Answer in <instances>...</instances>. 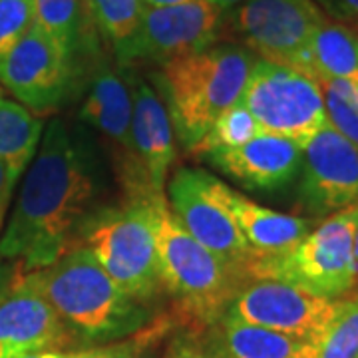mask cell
<instances>
[{
    "mask_svg": "<svg viewBox=\"0 0 358 358\" xmlns=\"http://www.w3.org/2000/svg\"><path fill=\"white\" fill-rule=\"evenodd\" d=\"M358 203L333 213L291 251L277 257L253 259L245 271L249 279H273L299 287L310 294L336 301L352 291L355 231Z\"/></svg>",
    "mask_w": 358,
    "mask_h": 358,
    "instance_id": "5b68a950",
    "label": "cell"
},
{
    "mask_svg": "<svg viewBox=\"0 0 358 358\" xmlns=\"http://www.w3.org/2000/svg\"><path fill=\"white\" fill-rule=\"evenodd\" d=\"M34 22V0H0V56L10 50Z\"/></svg>",
    "mask_w": 358,
    "mask_h": 358,
    "instance_id": "4316f807",
    "label": "cell"
},
{
    "mask_svg": "<svg viewBox=\"0 0 358 358\" xmlns=\"http://www.w3.org/2000/svg\"><path fill=\"white\" fill-rule=\"evenodd\" d=\"M257 56L235 44H213L162 64L157 84L166 96L173 134L192 150L233 103L241 102Z\"/></svg>",
    "mask_w": 358,
    "mask_h": 358,
    "instance_id": "3957f363",
    "label": "cell"
},
{
    "mask_svg": "<svg viewBox=\"0 0 358 358\" xmlns=\"http://www.w3.org/2000/svg\"><path fill=\"white\" fill-rule=\"evenodd\" d=\"M16 281L38 293L72 338L88 346L126 341L150 320L145 303L124 293L86 245L66 251L48 267L26 271Z\"/></svg>",
    "mask_w": 358,
    "mask_h": 358,
    "instance_id": "7a4b0ae2",
    "label": "cell"
},
{
    "mask_svg": "<svg viewBox=\"0 0 358 358\" xmlns=\"http://www.w3.org/2000/svg\"><path fill=\"white\" fill-rule=\"evenodd\" d=\"M2 225H4V217H0V231H2Z\"/></svg>",
    "mask_w": 358,
    "mask_h": 358,
    "instance_id": "f35d334b",
    "label": "cell"
},
{
    "mask_svg": "<svg viewBox=\"0 0 358 358\" xmlns=\"http://www.w3.org/2000/svg\"><path fill=\"white\" fill-rule=\"evenodd\" d=\"M90 20L103 38L114 46L117 60L124 64L138 36L145 4L141 0H84Z\"/></svg>",
    "mask_w": 358,
    "mask_h": 358,
    "instance_id": "603a6c76",
    "label": "cell"
},
{
    "mask_svg": "<svg viewBox=\"0 0 358 358\" xmlns=\"http://www.w3.org/2000/svg\"><path fill=\"white\" fill-rule=\"evenodd\" d=\"M327 16L315 0H247L233 8L229 30L261 60L296 70Z\"/></svg>",
    "mask_w": 358,
    "mask_h": 358,
    "instance_id": "ba28073f",
    "label": "cell"
},
{
    "mask_svg": "<svg viewBox=\"0 0 358 358\" xmlns=\"http://www.w3.org/2000/svg\"><path fill=\"white\" fill-rule=\"evenodd\" d=\"M301 205L310 217H331L358 203V145L324 126L303 148Z\"/></svg>",
    "mask_w": 358,
    "mask_h": 358,
    "instance_id": "5bb4252c",
    "label": "cell"
},
{
    "mask_svg": "<svg viewBox=\"0 0 358 358\" xmlns=\"http://www.w3.org/2000/svg\"><path fill=\"white\" fill-rule=\"evenodd\" d=\"M72 334L52 307L14 279L0 299V358H22L44 350H66Z\"/></svg>",
    "mask_w": 358,
    "mask_h": 358,
    "instance_id": "9a60e30c",
    "label": "cell"
},
{
    "mask_svg": "<svg viewBox=\"0 0 358 358\" xmlns=\"http://www.w3.org/2000/svg\"><path fill=\"white\" fill-rule=\"evenodd\" d=\"M152 201H136L103 215L86 239V247L103 271L124 293L140 303H148L164 291L155 253Z\"/></svg>",
    "mask_w": 358,
    "mask_h": 358,
    "instance_id": "8992f818",
    "label": "cell"
},
{
    "mask_svg": "<svg viewBox=\"0 0 358 358\" xmlns=\"http://www.w3.org/2000/svg\"><path fill=\"white\" fill-rule=\"evenodd\" d=\"M261 134L263 131L251 112L245 108L243 102H237L219 115L209 131L193 145L192 152L197 155H207L219 150H233Z\"/></svg>",
    "mask_w": 358,
    "mask_h": 358,
    "instance_id": "d4e9b609",
    "label": "cell"
},
{
    "mask_svg": "<svg viewBox=\"0 0 358 358\" xmlns=\"http://www.w3.org/2000/svg\"><path fill=\"white\" fill-rule=\"evenodd\" d=\"M42 140V120L22 103L0 98V159L26 169Z\"/></svg>",
    "mask_w": 358,
    "mask_h": 358,
    "instance_id": "7402d4cb",
    "label": "cell"
},
{
    "mask_svg": "<svg viewBox=\"0 0 358 358\" xmlns=\"http://www.w3.org/2000/svg\"><path fill=\"white\" fill-rule=\"evenodd\" d=\"M317 84L322 92L329 126L358 145V82L320 80Z\"/></svg>",
    "mask_w": 358,
    "mask_h": 358,
    "instance_id": "484cf974",
    "label": "cell"
},
{
    "mask_svg": "<svg viewBox=\"0 0 358 358\" xmlns=\"http://www.w3.org/2000/svg\"><path fill=\"white\" fill-rule=\"evenodd\" d=\"M36 24L50 34L72 60L96 52V28L84 0H34Z\"/></svg>",
    "mask_w": 358,
    "mask_h": 358,
    "instance_id": "44dd1931",
    "label": "cell"
},
{
    "mask_svg": "<svg viewBox=\"0 0 358 358\" xmlns=\"http://www.w3.org/2000/svg\"><path fill=\"white\" fill-rule=\"evenodd\" d=\"M145 6L150 8H159V6H173V4H183V2H189V0H141Z\"/></svg>",
    "mask_w": 358,
    "mask_h": 358,
    "instance_id": "d6a6232c",
    "label": "cell"
},
{
    "mask_svg": "<svg viewBox=\"0 0 358 358\" xmlns=\"http://www.w3.org/2000/svg\"><path fill=\"white\" fill-rule=\"evenodd\" d=\"M207 159L247 187L279 189L301 173L303 148L279 136L261 134L239 148L211 152Z\"/></svg>",
    "mask_w": 358,
    "mask_h": 358,
    "instance_id": "2e32d148",
    "label": "cell"
},
{
    "mask_svg": "<svg viewBox=\"0 0 358 358\" xmlns=\"http://www.w3.org/2000/svg\"><path fill=\"white\" fill-rule=\"evenodd\" d=\"M299 72L320 80H352L358 82V34L346 22L327 20L319 26L301 56Z\"/></svg>",
    "mask_w": 358,
    "mask_h": 358,
    "instance_id": "ffe728a7",
    "label": "cell"
},
{
    "mask_svg": "<svg viewBox=\"0 0 358 358\" xmlns=\"http://www.w3.org/2000/svg\"><path fill=\"white\" fill-rule=\"evenodd\" d=\"M346 24H350L355 30H357V34H358V20H352V22H346Z\"/></svg>",
    "mask_w": 358,
    "mask_h": 358,
    "instance_id": "8d00e7d4",
    "label": "cell"
},
{
    "mask_svg": "<svg viewBox=\"0 0 358 358\" xmlns=\"http://www.w3.org/2000/svg\"><path fill=\"white\" fill-rule=\"evenodd\" d=\"M70 350H44V352H34L22 358H68Z\"/></svg>",
    "mask_w": 358,
    "mask_h": 358,
    "instance_id": "1f68e13d",
    "label": "cell"
},
{
    "mask_svg": "<svg viewBox=\"0 0 358 358\" xmlns=\"http://www.w3.org/2000/svg\"><path fill=\"white\" fill-rule=\"evenodd\" d=\"M0 98H2V88H0Z\"/></svg>",
    "mask_w": 358,
    "mask_h": 358,
    "instance_id": "ab89813d",
    "label": "cell"
},
{
    "mask_svg": "<svg viewBox=\"0 0 358 358\" xmlns=\"http://www.w3.org/2000/svg\"><path fill=\"white\" fill-rule=\"evenodd\" d=\"M207 358H303V343L293 336L219 317L199 338Z\"/></svg>",
    "mask_w": 358,
    "mask_h": 358,
    "instance_id": "ac0fdd59",
    "label": "cell"
},
{
    "mask_svg": "<svg viewBox=\"0 0 358 358\" xmlns=\"http://www.w3.org/2000/svg\"><path fill=\"white\" fill-rule=\"evenodd\" d=\"M211 189L235 219L255 259L277 257L291 251L313 231V221L267 209L233 192L221 179L211 176Z\"/></svg>",
    "mask_w": 358,
    "mask_h": 358,
    "instance_id": "e0dca14e",
    "label": "cell"
},
{
    "mask_svg": "<svg viewBox=\"0 0 358 358\" xmlns=\"http://www.w3.org/2000/svg\"><path fill=\"white\" fill-rule=\"evenodd\" d=\"M131 82L112 68H100L92 80L82 115L117 150L120 164L126 162L131 145Z\"/></svg>",
    "mask_w": 358,
    "mask_h": 358,
    "instance_id": "d6986e66",
    "label": "cell"
},
{
    "mask_svg": "<svg viewBox=\"0 0 358 358\" xmlns=\"http://www.w3.org/2000/svg\"><path fill=\"white\" fill-rule=\"evenodd\" d=\"M223 10L209 0H189L159 8L145 6L140 32L124 64L136 60L166 64L173 58L205 50L219 38Z\"/></svg>",
    "mask_w": 358,
    "mask_h": 358,
    "instance_id": "4fadbf2b",
    "label": "cell"
},
{
    "mask_svg": "<svg viewBox=\"0 0 358 358\" xmlns=\"http://www.w3.org/2000/svg\"><path fill=\"white\" fill-rule=\"evenodd\" d=\"M336 301L310 294L289 282L249 279L231 299L227 315L247 324L310 341L333 319Z\"/></svg>",
    "mask_w": 358,
    "mask_h": 358,
    "instance_id": "7c38bea8",
    "label": "cell"
},
{
    "mask_svg": "<svg viewBox=\"0 0 358 358\" xmlns=\"http://www.w3.org/2000/svg\"><path fill=\"white\" fill-rule=\"evenodd\" d=\"M10 285H13V282H8V281H6V279H4V277H2V275H0V299H2L4 294L8 293Z\"/></svg>",
    "mask_w": 358,
    "mask_h": 358,
    "instance_id": "e575fe53",
    "label": "cell"
},
{
    "mask_svg": "<svg viewBox=\"0 0 358 358\" xmlns=\"http://www.w3.org/2000/svg\"><path fill=\"white\" fill-rule=\"evenodd\" d=\"M241 102L263 134L291 140L301 148L329 126L319 84L299 70L261 58L251 68Z\"/></svg>",
    "mask_w": 358,
    "mask_h": 358,
    "instance_id": "52a82bcc",
    "label": "cell"
},
{
    "mask_svg": "<svg viewBox=\"0 0 358 358\" xmlns=\"http://www.w3.org/2000/svg\"><path fill=\"white\" fill-rule=\"evenodd\" d=\"M76 62L36 22L4 56L0 84L30 112L46 114L64 100Z\"/></svg>",
    "mask_w": 358,
    "mask_h": 358,
    "instance_id": "8fae6325",
    "label": "cell"
},
{
    "mask_svg": "<svg viewBox=\"0 0 358 358\" xmlns=\"http://www.w3.org/2000/svg\"><path fill=\"white\" fill-rule=\"evenodd\" d=\"M303 358H358V296L336 299L333 319L317 336L303 343Z\"/></svg>",
    "mask_w": 358,
    "mask_h": 358,
    "instance_id": "cb8c5ba5",
    "label": "cell"
},
{
    "mask_svg": "<svg viewBox=\"0 0 358 358\" xmlns=\"http://www.w3.org/2000/svg\"><path fill=\"white\" fill-rule=\"evenodd\" d=\"M94 195L84 159L60 120H54L40 152L26 171L8 225L0 237V255L22 261L26 271L52 265L68 251L70 233Z\"/></svg>",
    "mask_w": 358,
    "mask_h": 358,
    "instance_id": "6da1fadb",
    "label": "cell"
},
{
    "mask_svg": "<svg viewBox=\"0 0 358 358\" xmlns=\"http://www.w3.org/2000/svg\"><path fill=\"white\" fill-rule=\"evenodd\" d=\"M68 358H150L148 348L138 341H120L112 345L88 346L76 352H68Z\"/></svg>",
    "mask_w": 358,
    "mask_h": 358,
    "instance_id": "83f0119b",
    "label": "cell"
},
{
    "mask_svg": "<svg viewBox=\"0 0 358 358\" xmlns=\"http://www.w3.org/2000/svg\"><path fill=\"white\" fill-rule=\"evenodd\" d=\"M22 173H24V169H20L6 159H0V217H4L14 187H16V181L20 179Z\"/></svg>",
    "mask_w": 358,
    "mask_h": 358,
    "instance_id": "f1b7e54d",
    "label": "cell"
},
{
    "mask_svg": "<svg viewBox=\"0 0 358 358\" xmlns=\"http://www.w3.org/2000/svg\"><path fill=\"white\" fill-rule=\"evenodd\" d=\"M355 271H357V279H358V225H357V231H355Z\"/></svg>",
    "mask_w": 358,
    "mask_h": 358,
    "instance_id": "d590c367",
    "label": "cell"
},
{
    "mask_svg": "<svg viewBox=\"0 0 358 358\" xmlns=\"http://www.w3.org/2000/svg\"><path fill=\"white\" fill-rule=\"evenodd\" d=\"M131 82V145L122 164V178L131 203H136L164 195V183L176 159V140L166 103L145 82L138 78Z\"/></svg>",
    "mask_w": 358,
    "mask_h": 358,
    "instance_id": "30bf717a",
    "label": "cell"
},
{
    "mask_svg": "<svg viewBox=\"0 0 358 358\" xmlns=\"http://www.w3.org/2000/svg\"><path fill=\"white\" fill-rule=\"evenodd\" d=\"M350 293H355L358 296V279H357V282H355V287H352V291H350Z\"/></svg>",
    "mask_w": 358,
    "mask_h": 358,
    "instance_id": "74e56055",
    "label": "cell"
},
{
    "mask_svg": "<svg viewBox=\"0 0 358 358\" xmlns=\"http://www.w3.org/2000/svg\"><path fill=\"white\" fill-rule=\"evenodd\" d=\"M152 209L162 287L183 315L205 329L225 315L247 279L183 229L164 195L155 197Z\"/></svg>",
    "mask_w": 358,
    "mask_h": 358,
    "instance_id": "277c9868",
    "label": "cell"
},
{
    "mask_svg": "<svg viewBox=\"0 0 358 358\" xmlns=\"http://www.w3.org/2000/svg\"><path fill=\"white\" fill-rule=\"evenodd\" d=\"M166 358H207L197 336L179 334L167 346Z\"/></svg>",
    "mask_w": 358,
    "mask_h": 358,
    "instance_id": "f546056e",
    "label": "cell"
},
{
    "mask_svg": "<svg viewBox=\"0 0 358 358\" xmlns=\"http://www.w3.org/2000/svg\"><path fill=\"white\" fill-rule=\"evenodd\" d=\"M211 4H215L217 8L221 10H227V8H235V6H239V4H243L247 0H209Z\"/></svg>",
    "mask_w": 358,
    "mask_h": 358,
    "instance_id": "836d02e7",
    "label": "cell"
},
{
    "mask_svg": "<svg viewBox=\"0 0 358 358\" xmlns=\"http://www.w3.org/2000/svg\"><path fill=\"white\" fill-rule=\"evenodd\" d=\"M167 193L169 209L183 229L245 277L255 253L245 241L235 219L211 189V173L181 167L169 181Z\"/></svg>",
    "mask_w": 358,
    "mask_h": 358,
    "instance_id": "9c48e42d",
    "label": "cell"
},
{
    "mask_svg": "<svg viewBox=\"0 0 358 358\" xmlns=\"http://www.w3.org/2000/svg\"><path fill=\"white\" fill-rule=\"evenodd\" d=\"M315 2L341 22L358 20V0H315Z\"/></svg>",
    "mask_w": 358,
    "mask_h": 358,
    "instance_id": "4dcf8cb0",
    "label": "cell"
}]
</instances>
